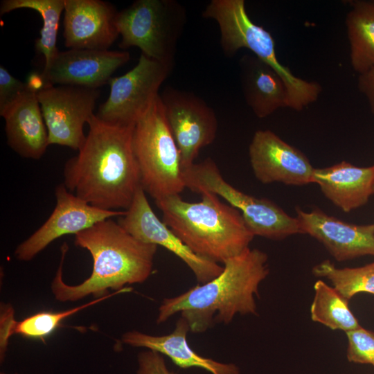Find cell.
Returning a JSON list of instances; mask_svg holds the SVG:
<instances>
[{"instance_id": "cell-1", "label": "cell", "mask_w": 374, "mask_h": 374, "mask_svg": "<svg viewBox=\"0 0 374 374\" xmlns=\"http://www.w3.org/2000/svg\"><path fill=\"white\" fill-rule=\"evenodd\" d=\"M78 154L63 169L67 190L90 205L126 211L141 186L132 148L134 125L112 124L94 114Z\"/></svg>"}, {"instance_id": "cell-2", "label": "cell", "mask_w": 374, "mask_h": 374, "mask_svg": "<svg viewBox=\"0 0 374 374\" xmlns=\"http://www.w3.org/2000/svg\"><path fill=\"white\" fill-rule=\"evenodd\" d=\"M74 244L87 249L93 259L91 275L78 285L66 284L62 267L68 246L61 247V260L51 283L59 301H76L89 295L103 296L109 290L145 281L152 274L157 246L143 242L125 231L113 218L98 222L75 235Z\"/></svg>"}, {"instance_id": "cell-3", "label": "cell", "mask_w": 374, "mask_h": 374, "mask_svg": "<svg viewBox=\"0 0 374 374\" xmlns=\"http://www.w3.org/2000/svg\"><path fill=\"white\" fill-rule=\"evenodd\" d=\"M269 273L267 255L258 249H247L224 263L213 279L172 298L164 299L157 323L166 321L180 312L193 333H202L216 323L228 324L237 314H256L255 296L261 282Z\"/></svg>"}, {"instance_id": "cell-4", "label": "cell", "mask_w": 374, "mask_h": 374, "mask_svg": "<svg viewBox=\"0 0 374 374\" xmlns=\"http://www.w3.org/2000/svg\"><path fill=\"white\" fill-rule=\"evenodd\" d=\"M199 202L184 201L179 195L155 200L162 221L195 254L224 263L249 248L254 238L240 212L216 194L201 193Z\"/></svg>"}, {"instance_id": "cell-5", "label": "cell", "mask_w": 374, "mask_h": 374, "mask_svg": "<svg viewBox=\"0 0 374 374\" xmlns=\"http://www.w3.org/2000/svg\"><path fill=\"white\" fill-rule=\"evenodd\" d=\"M202 16L217 22L220 44L226 55H233L240 48H246L280 76L287 89L289 108L301 111L318 99L321 85L296 76L278 61L272 35L252 21L244 0H212Z\"/></svg>"}, {"instance_id": "cell-6", "label": "cell", "mask_w": 374, "mask_h": 374, "mask_svg": "<svg viewBox=\"0 0 374 374\" xmlns=\"http://www.w3.org/2000/svg\"><path fill=\"white\" fill-rule=\"evenodd\" d=\"M132 148L141 186L154 201L179 195L184 190L179 152L166 121L160 94L135 123Z\"/></svg>"}, {"instance_id": "cell-7", "label": "cell", "mask_w": 374, "mask_h": 374, "mask_svg": "<svg viewBox=\"0 0 374 374\" xmlns=\"http://www.w3.org/2000/svg\"><path fill=\"white\" fill-rule=\"evenodd\" d=\"M186 22V10L177 1L136 0L118 12L119 47H138L148 57L173 68Z\"/></svg>"}, {"instance_id": "cell-8", "label": "cell", "mask_w": 374, "mask_h": 374, "mask_svg": "<svg viewBox=\"0 0 374 374\" xmlns=\"http://www.w3.org/2000/svg\"><path fill=\"white\" fill-rule=\"evenodd\" d=\"M186 188L197 193H212L238 209L251 232L271 240H282L301 233L296 217L285 213L274 202L244 193L229 184L210 158L182 170Z\"/></svg>"}, {"instance_id": "cell-9", "label": "cell", "mask_w": 374, "mask_h": 374, "mask_svg": "<svg viewBox=\"0 0 374 374\" xmlns=\"http://www.w3.org/2000/svg\"><path fill=\"white\" fill-rule=\"evenodd\" d=\"M172 69L141 53L133 69L109 80V95L96 116L106 123L134 125L159 95V89Z\"/></svg>"}, {"instance_id": "cell-10", "label": "cell", "mask_w": 374, "mask_h": 374, "mask_svg": "<svg viewBox=\"0 0 374 374\" xmlns=\"http://www.w3.org/2000/svg\"><path fill=\"white\" fill-rule=\"evenodd\" d=\"M100 93L99 89L75 85L50 86L37 93L49 145L80 149L87 136L83 126L95 114Z\"/></svg>"}, {"instance_id": "cell-11", "label": "cell", "mask_w": 374, "mask_h": 374, "mask_svg": "<svg viewBox=\"0 0 374 374\" xmlns=\"http://www.w3.org/2000/svg\"><path fill=\"white\" fill-rule=\"evenodd\" d=\"M160 96L184 170L195 163L202 148L214 141L217 117L213 108L193 93L167 87Z\"/></svg>"}, {"instance_id": "cell-12", "label": "cell", "mask_w": 374, "mask_h": 374, "mask_svg": "<svg viewBox=\"0 0 374 374\" xmlns=\"http://www.w3.org/2000/svg\"><path fill=\"white\" fill-rule=\"evenodd\" d=\"M56 205L46 222L15 251L16 258L29 261L56 239L77 233L96 223L121 217L125 211H107L94 207L67 190L63 184L55 187Z\"/></svg>"}, {"instance_id": "cell-13", "label": "cell", "mask_w": 374, "mask_h": 374, "mask_svg": "<svg viewBox=\"0 0 374 374\" xmlns=\"http://www.w3.org/2000/svg\"><path fill=\"white\" fill-rule=\"evenodd\" d=\"M117 222L138 240L161 246L173 253L188 265L199 283L203 284L213 279L223 270L218 263L195 254L159 219L141 186L125 214L119 217Z\"/></svg>"}, {"instance_id": "cell-14", "label": "cell", "mask_w": 374, "mask_h": 374, "mask_svg": "<svg viewBox=\"0 0 374 374\" xmlns=\"http://www.w3.org/2000/svg\"><path fill=\"white\" fill-rule=\"evenodd\" d=\"M249 156L254 176L262 184L303 186L312 183L314 168L308 157L270 130L254 133Z\"/></svg>"}, {"instance_id": "cell-15", "label": "cell", "mask_w": 374, "mask_h": 374, "mask_svg": "<svg viewBox=\"0 0 374 374\" xmlns=\"http://www.w3.org/2000/svg\"><path fill=\"white\" fill-rule=\"evenodd\" d=\"M130 59L128 51L69 49L60 51L41 72L46 88L75 85L98 89Z\"/></svg>"}, {"instance_id": "cell-16", "label": "cell", "mask_w": 374, "mask_h": 374, "mask_svg": "<svg viewBox=\"0 0 374 374\" xmlns=\"http://www.w3.org/2000/svg\"><path fill=\"white\" fill-rule=\"evenodd\" d=\"M64 45L69 49L109 50L119 35L118 12L101 0H64Z\"/></svg>"}, {"instance_id": "cell-17", "label": "cell", "mask_w": 374, "mask_h": 374, "mask_svg": "<svg viewBox=\"0 0 374 374\" xmlns=\"http://www.w3.org/2000/svg\"><path fill=\"white\" fill-rule=\"evenodd\" d=\"M302 233L321 242L337 261L374 256V224H354L330 216L319 208H296Z\"/></svg>"}, {"instance_id": "cell-18", "label": "cell", "mask_w": 374, "mask_h": 374, "mask_svg": "<svg viewBox=\"0 0 374 374\" xmlns=\"http://www.w3.org/2000/svg\"><path fill=\"white\" fill-rule=\"evenodd\" d=\"M0 115L5 119L10 148L24 158L39 159L49 143L37 93L27 87L13 102L0 111Z\"/></svg>"}, {"instance_id": "cell-19", "label": "cell", "mask_w": 374, "mask_h": 374, "mask_svg": "<svg viewBox=\"0 0 374 374\" xmlns=\"http://www.w3.org/2000/svg\"><path fill=\"white\" fill-rule=\"evenodd\" d=\"M312 183L333 204L348 213L366 204L373 194L374 165L358 167L341 161L314 168Z\"/></svg>"}, {"instance_id": "cell-20", "label": "cell", "mask_w": 374, "mask_h": 374, "mask_svg": "<svg viewBox=\"0 0 374 374\" xmlns=\"http://www.w3.org/2000/svg\"><path fill=\"white\" fill-rule=\"evenodd\" d=\"M190 331L187 321L180 317L174 330L166 335L154 336L136 330L128 331L122 336V341L133 347L145 348L168 357L182 368H201L211 374H239L233 364H224L202 357L188 345L187 334Z\"/></svg>"}, {"instance_id": "cell-21", "label": "cell", "mask_w": 374, "mask_h": 374, "mask_svg": "<svg viewBox=\"0 0 374 374\" xmlns=\"http://www.w3.org/2000/svg\"><path fill=\"white\" fill-rule=\"evenodd\" d=\"M239 64L244 99L257 117L263 118L280 108L288 107L286 85L270 66L250 54L243 55Z\"/></svg>"}, {"instance_id": "cell-22", "label": "cell", "mask_w": 374, "mask_h": 374, "mask_svg": "<svg viewBox=\"0 0 374 374\" xmlns=\"http://www.w3.org/2000/svg\"><path fill=\"white\" fill-rule=\"evenodd\" d=\"M130 290V288L125 287L120 291L96 298L88 303L64 311L56 312H40L27 317L21 321L15 320V310L10 304H1L0 319L1 362L4 361L8 340L13 335H19L29 339L44 340L59 328L62 321L69 317L118 293H124Z\"/></svg>"}, {"instance_id": "cell-23", "label": "cell", "mask_w": 374, "mask_h": 374, "mask_svg": "<svg viewBox=\"0 0 374 374\" xmlns=\"http://www.w3.org/2000/svg\"><path fill=\"white\" fill-rule=\"evenodd\" d=\"M346 26L353 70L359 75L374 69V1L352 3Z\"/></svg>"}, {"instance_id": "cell-24", "label": "cell", "mask_w": 374, "mask_h": 374, "mask_svg": "<svg viewBox=\"0 0 374 374\" xmlns=\"http://www.w3.org/2000/svg\"><path fill=\"white\" fill-rule=\"evenodd\" d=\"M64 0H3L0 3L1 15L19 8L35 10L42 19L40 37L35 40V49L44 55V66H48L59 50L57 37Z\"/></svg>"}, {"instance_id": "cell-25", "label": "cell", "mask_w": 374, "mask_h": 374, "mask_svg": "<svg viewBox=\"0 0 374 374\" xmlns=\"http://www.w3.org/2000/svg\"><path fill=\"white\" fill-rule=\"evenodd\" d=\"M314 291L310 306V317L313 321L321 323L331 330H339L345 332L361 326L349 308L348 301L333 287L318 280L314 285Z\"/></svg>"}, {"instance_id": "cell-26", "label": "cell", "mask_w": 374, "mask_h": 374, "mask_svg": "<svg viewBox=\"0 0 374 374\" xmlns=\"http://www.w3.org/2000/svg\"><path fill=\"white\" fill-rule=\"evenodd\" d=\"M312 274L330 280L332 287L349 301L359 293L374 294V262L359 267H337L326 260L312 268Z\"/></svg>"}, {"instance_id": "cell-27", "label": "cell", "mask_w": 374, "mask_h": 374, "mask_svg": "<svg viewBox=\"0 0 374 374\" xmlns=\"http://www.w3.org/2000/svg\"><path fill=\"white\" fill-rule=\"evenodd\" d=\"M348 340L346 357L349 362L374 366V331L359 328L346 332Z\"/></svg>"}, {"instance_id": "cell-28", "label": "cell", "mask_w": 374, "mask_h": 374, "mask_svg": "<svg viewBox=\"0 0 374 374\" xmlns=\"http://www.w3.org/2000/svg\"><path fill=\"white\" fill-rule=\"evenodd\" d=\"M27 89L26 82L17 79L0 66V111L4 109Z\"/></svg>"}, {"instance_id": "cell-29", "label": "cell", "mask_w": 374, "mask_h": 374, "mask_svg": "<svg viewBox=\"0 0 374 374\" xmlns=\"http://www.w3.org/2000/svg\"><path fill=\"white\" fill-rule=\"evenodd\" d=\"M138 362L136 374H175L168 369L161 354L153 350L139 353Z\"/></svg>"}, {"instance_id": "cell-30", "label": "cell", "mask_w": 374, "mask_h": 374, "mask_svg": "<svg viewBox=\"0 0 374 374\" xmlns=\"http://www.w3.org/2000/svg\"><path fill=\"white\" fill-rule=\"evenodd\" d=\"M357 87L366 97L371 112L374 114V69L359 75Z\"/></svg>"}, {"instance_id": "cell-31", "label": "cell", "mask_w": 374, "mask_h": 374, "mask_svg": "<svg viewBox=\"0 0 374 374\" xmlns=\"http://www.w3.org/2000/svg\"><path fill=\"white\" fill-rule=\"evenodd\" d=\"M28 88L37 93L46 88L45 82L44 80L42 73L32 72L28 76L26 82H25Z\"/></svg>"}, {"instance_id": "cell-32", "label": "cell", "mask_w": 374, "mask_h": 374, "mask_svg": "<svg viewBox=\"0 0 374 374\" xmlns=\"http://www.w3.org/2000/svg\"><path fill=\"white\" fill-rule=\"evenodd\" d=\"M0 374H12V373H4V372H1ZM13 374H17V373H13Z\"/></svg>"}, {"instance_id": "cell-33", "label": "cell", "mask_w": 374, "mask_h": 374, "mask_svg": "<svg viewBox=\"0 0 374 374\" xmlns=\"http://www.w3.org/2000/svg\"><path fill=\"white\" fill-rule=\"evenodd\" d=\"M373 194H374V186H373Z\"/></svg>"}]
</instances>
